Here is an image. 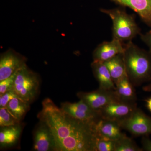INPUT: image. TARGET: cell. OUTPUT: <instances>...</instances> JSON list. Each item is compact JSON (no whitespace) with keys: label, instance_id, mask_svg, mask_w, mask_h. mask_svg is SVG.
Here are the masks:
<instances>
[{"label":"cell","instance_id":"cell-1","mask_svg":"<svg viewBox=\"0 0 151 151\" xmlns=\"http://www.w3.org/2000/svg\"><path fill=\"white\" fill-rule=\"evenodd\" d=\"M37 117L50 130L57 151H95L96 123H86L72 118L49 98L42 102Z\"/></svg>","mask_w":151,"mask_h":151},{"label":"cell","instance_id":"cell-2","mask_svg":"<svg viewBox=\"0 0 151 151\" xmlns=\"http://www.w3.org/2000/svg\"><path fill=\"white\" fill-rule=\"evenodd\" d=\"M124 57L128 78L134 86L151 81V53L132 41L124 45Z\"/></svg>","mask_w":151,"mask_h":151},{"label":"cell","instance_id":"cell-3","mask_svg":"<svg viewBox=\"0 0 151 151\" xmlns=\"http://www.w3.org/2000/svg\"><path fill=\"white\" fill-rule=\"evenodd\" d=\"M100 11L112 20L113 38L123 43L124 41H132L136 36L140 35V29L134 17L124 10L119 8L103 9Z\"/></svg>","mask_w":151,"mask_h":151},{"label":"cell","instance_id":"cell-4","mask_svg":"<svg viewBox=\"0 0 151 151\" xmlns=\"http://www.w3.org/2000/svg\"><path fill=\"white\" fill-rule=\"evenodd\" d=\"M40 86L38 76L26 64L17 71L12 89L17 97L30 104L37 96Z\"/></svg>","mask_w":151,"mask_h":151},{"label":"cell","instance_id":"cell-5","mask_svg":"<svg viewBox=\"0 0 151 151\" xmlns=\"http://www.w3.org/2000/svg\"><path fill=\"white\" fill-rule=\"evenodd\" d=\"M122 129L135 136H146L151 134V117L137 108L127 119L119 122Z\"/></svg>","mask_w":151,"mask_h":151},{"label":"cell","instance_id":"cell-6","mask_svg":"<svg viewBox=\"0 0 151 151\" xmlns=\"http://www.w3.org/2000/svg\"><path fill=\"white\" fill-rule=\"evenodd\" d=\"M60 108L68 115L81 122L97 123L102 119L100 111L92 109L81 100L76 103H63Z\"/></svg>","mask_w":151,"mask_h":151},{"label":"cell","instance_id":"cell-7","mask_svg":"<svg viewBox=\"0 0 151 151\" xmlns=\"http://www.w3.org/2000/svg\"><path fill=\"white\" fill-rule=\"evenodd\" d=\"M77 96L92 109L100 111L109 104L120 101L116 90H105L99 88L90 92H78Z\"/></svg>","mask_w":151,"mask_h":151},{"label":"cell","instance_id":"cell-8","mask_svg":"<svg viewBox=\"0 0 151 151\" xmlns=\"http://www.w3.org/2000/svg\"><path fill=\"white\" fill-rule=\"evenodd\" d=\"M137 108L136 103L113 102L100 111L102 119L119 123L129 117Z\"/></svg>","mask_w":151,"mask_h":151},{"label":"cell","instance_id":"cell-9","mask_svg":"<svg viewBox=\"0 0 151 151\" xmlns=\"http://www.w3.org/2000/svg\"><path fill=\"white\" fill-rule=\"evenodd\" d=\"M25 57L13 50L2 54L0 58V81L16 73L26 65Z\"/></svg>","mask_w":151,"mask_h":151},{"label":"cell","instance_id":"cell-10","mask_svg":"<svg viewBox=\"0 0 151 151\" xmlns=\"http://www.w3.org/2000/svg\"><path fill=\"white\" fill-rule=\"evenodd\" d=\"M33 149L37 151H57L52 134L47 125L41 121H39L35 131Z\"/></svg>","mask_w":151,"mask_h":151},{"label":"cell","instance_id":"cell-11","mask_svg":"<svg viewBox=\"0 0 151 151\" xmlns=\"http://www.w3.org/2000/svg\"><path fill=\"white\" fill-rule=\"evenodd\" d=\"M123 43L116 39L111 41H105L100 44L93 52V61L105 62L117 55L124 52Z\"/></svg>","mask_w":151,"mask_h":151},{"label":"cell","instance_id":"cell-12","mask_svg":"<svg viewBox=\"0 0 151 151\" xmlns=\"http://www.w3.org/2000/svg\"><path fill=\"white\" fill-rule=\"evenodd\" d=\"M122 128L118 122L103 119L95 124V131L99 137L117 141L126 135L122 132Z\"/></svg>","mask_w":151,"mask_h":151},{"label":"cell","instance_id":"cell-13","mask_svg":"<svg viewBox=\"0 0 151 151\" xmlns=\"http://www.w3.org/2000/svg\"><path fill=\"white\" fill-rule=\"evenodd\" d=\"M123 6L132 9L147 25L151 27V0H111Z\"/></svg>","mask_w":151,"mask_h":151},{"label":"cell","instance_id":"cell-14","mask_svg":"<svg viewBox=\"0 0 151 151\" xmlns=\"http://www.w3.org/2000/svg\"><path fill=\"white\" fill-rule=\"evenodd\" d=\"M91 67L94 77L98 81L99 88L108 90H116V84L104 63L93 61Z\"/></svg>","mask_w":151,"mask_h":151},{"label":"cell","instance_id":"cell-15","mask_svg":"<svg viewBox=\"0 0 151 151\" xmlns=\"http://www.w3.org/2000/svg\"><path fill=\"white\" fill-rule=\"evenodd\" d=\"M104 63L108 68L116 85L127 75L124 53L117 55Z\"/></svg>","mask_w":151,"mask_h":151},{"label":"cell","instance_id":"cell-16","mask_svg":"<svg viewBox=\"0 0 151 151\" xmlns=\"http://www.w3.org/2000/svg\"><path fill=\"white\" fill-rule=\"evenodd\" d=\"M134 86L127 75L116 84V91L120 101L126 103H136L137 95Z\"/></svg>","mask_w":151,"mask_h":151},{"label":"cell","instance_id":"cell-17","mask_svg":"<svg viewBox=\"0 0 151 151\" xmlns=\"http://www.w3.org/2000/svg\"><path fill=\"white\" fill-rule=\"evenodd\" d=\"M22 131V126L20 123L9 127H1L0 131L1 147H7L15 145L20 137Z\"/></svg>","mask_w":151,"mask_h":151},{"label":"cell","instance_id":"cell-18","mask_svg":"<svg viewBox=\"0 0 151 151\" xmlns=\"http://www.w3.org/2000/svg\"><path fill=\"white\" fill-rule=\"evenodd\" d=\"M29 105L17 97L12 99L6 108L14 118L20 122L29 109Z\"/></svg>","mask_w":151,"mask_h":151},{"label":"cell","instance_id":"cell-19","mask_svg":"<svg viewBox=\"0 0 151 151\" xmlns=\"http://www.w3.org/2000/svg\"><path fill=\"white\" fill-rule=\"evenodd\" d=\"M133 140L126 135L115 142V151H142Z\"/></svg>","mask_w":151,"mask_h":151},{"label":"cell","instance_id":"cell-20","mask_svg":"<svg viewBox=\"0 0 151 151\" xmlns=\"http://www.w3.org/2000/svg\"><path fill=\"white\" fill-rule=\"evenodd\" d=\"M15 118L11 115L7 108H0V127H9L19 124Z\"/></svg>","mask_w":151,"mask_h":151},{"label":"cell","instance_id":"cell-21","mask_svg":"<svg viewBox=\"0 0 151 151\" xmlns=\"http://www.w3.org/2000/svg\"><path fill=\"white\" fill-rule=\"evenodd\" d=\"M115 142L97 137L95 142V151H115Z\"/></svg>","mask_w":151,"mask_h":151},{"label":"cell","instance_id":"cell-22","mask_svg":"<svg viewBox=\"0 0 151 151\" xmlns=\"http://www.w3.org/2000/svg\"><path fill=\"white\" fill-rule=\"evenodd\" d=\"M17 72V71L9 77L0 81V95L4 94L7 91L12 89Z\"/></svg>","mask_w":151,"mask_h":151},{"label":"cell","instance_id":"cell-23","mask_svg":"<svg viewBox=\"0 0 151 151\" xmlns=\"http://www.w3.org/2000/svg\"><path fill=\"white\" fill-rule=\"evenodd\" d=\"M0 108H5L12 99L17 95L12 89L7 91L4 94L0 95Z\"/></svg>","mask_w":151,"mask_h":151},{"label":"cell","instance_id":"cell-24","mask_svg":"<svg viewBox=\"0 0 151 151\" xmlns=\"http://www.w3.org/2000/svg\"><path fill=\"white\" fill-rule=\"evenodd\" d=\"M141 38L148 47L149 51L151 53V30L144 34H140Z\"/></svg>","mask_w":151,"mask_h":151},{"label":"cell","instance_id":"cell-25","mask_svg":"<svg viewBox=\"0 0 151 151\" xmlns=\"http://www.w3.org/2000/svg\"><path fill=\"white\" fill-rule=\"evenodd\" d=\"M142 144L143 150L151 151V140L148 136H143Z\"/></svg>","mask_w":151,"mask_h":151},{"label":"cell","instance_id":"cell-26","mask_svg":"<svg viewBox=\"0 0 151 151\" xmlns=\"http://www.w3.org/2000/svg\"><path fill=\"white\" fill-rule=\"evenodd\" d=\"M147 107L149 111L151 112V97L146 100Z\"/></svg>","mask_w":151,"mask_h":151},{"label":"cell","instance_id":"cell-27","mask_svg":"<svg viewBox=\"0 0 151 151\" xmlns=\"http://www.w3.org/2000/svg\"><path fill=\"white\" fill-rule=\"evenodd\" d=\"M143 90L146 92H151V83L143 87Z\"/></svg>","mask_w":151,"mask_h":151}]
</instances>
